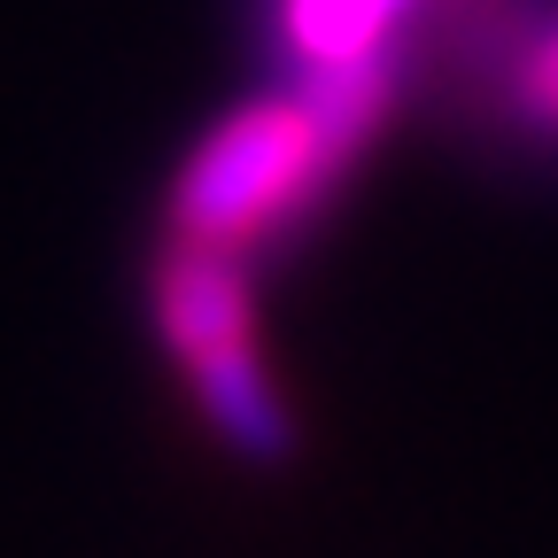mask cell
Masks as SVG:
<instances>
[{"instance_id":"cell-1","label":"cell","mask_w":558,"mask_h":558,"mask_svg":"<svg viewBox=\"0 0 558 558\" xmlns=\"http://www.w3.org/2000/svg\"><path fill=\"white\" fill-rule=\"evenodd\" d=\"M341 171L349 163L333 156V140L318 132L303 94L248 101L226 124H209L202 148L186 156V171L171 186V233L248 256L256 241L288 233Z\"/></svg>"},{"instance_id":"cell-2","label":"cell","mask_w":558,"mask_h":558,"mask_svg":"<svg viewBox=\"0 0 558 558\" xmlns=\"http://www.w3.org/2000/svg\"><path fill=\"white\" fill-rule=\"evenodd\" d=\"M156 326L171 357L186 365L209 427L241 458L271 465L295 450V418L279 403L264 357H256V303H248V256L218 241H171L156 264Z\"/></svg>"},{"instance_id":"cell-3","label":"cell","mask_w":558,"mask_h":558,"mask_svg":"<svg viewBox=\"0 0 558 558\" xmlns=\"http://www.w3.org/2000/svg\"><path fill=\"white\" fill-rule=\"evenodd\" d=\"M403 9L411 0H279V39H288L295 70H311V62H341V54L388 47Z\"/></svg>"},{"instance_id":"cell-4","label":"cell","mask_w":558,"mask_h":558,"mask_svg":"<svg viewBox=\"0 0 558 558\" xmlns=\"http://www.w3.org/2000/svg\"><path fill=\"white\" fill-rule=\"evenodd\" d=\"M512 117L535 132H558V24L543 39H527L512 62Z\"/></svg>"}]
</instances>
